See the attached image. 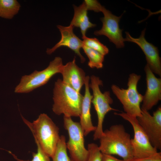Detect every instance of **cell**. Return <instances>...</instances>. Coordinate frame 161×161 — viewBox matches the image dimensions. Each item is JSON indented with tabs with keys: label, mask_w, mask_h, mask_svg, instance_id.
<instances>
[{
	"label": "cell",
	"mask_w": 161,
	"mask_h": 161,
	"mask_svg": "<svg viewBox=\"0 0 161 161\" xmlns=\"http://www.w3.org/2000/svg\"><path fill=\"white\" fill-rule=\"evenodd\" d=\"M57 27L61 32V39L52 48L47 49V54L50 55L61 47H67L73 51L79 57L81 63H83L86 59L80 51L83 45V41L74 33V27L70 24L67 27L59 25Z\"/></svg>",
	"instance_id": "cell-13"
},
{
	"label": "cell",
	"mask_w": 161,
	"mask_h": 161,
	"mask_svg": "<svg viewBox=\"0 0 161 161\" xmlns=\"http://www.w3.org/2000/svg\"><path fill=\"white\" fill-rule=\"evenodd\" d=\"M141 76L134 73L130 74L128 80L127 89L120 88L115 85H112L111 88L114 94L123 105L125 113L136 117L141 115L140 106L143 96L137 89V85Z\"/></svg>",
	"instance_id": "cell-4"
},
{
	"label": "cell",
	"mask_w": 161,
	"mask_h": 161,
	"mask_svg": "<svg viewBox=\"0 0 161 161\" xmlns=\"http://www.w3.org/2000/svg\"><path fill=\"white\" fill-rule=\"evenodd\" d=\"M101 12L104 15L103 17L100 18L102 26L100 30L95 31L94 34L97 36L104 35L106 36L117 48L124 47V38L122 36V30L120 28L119 24L123 14L117 16L103 6Z\"/></svg>",
	"instance_id": "cell-10"
},
{
	"label": "cell",
	"mask_w": 161,
	"mask_h": 161,
	"mask_svg": "<svg viewBox=\"0 0 161 161\" xmlns=\"http://www.w3.org/2000/svg\"><path fill=\"white\" fill-rule=\"evenodd\" d=\"M83 45L97 51L105 56L109 52L107 47L96 38H89L86 36L82 37Z\"/></svg>",
	"instance_id": "cell-20"
},
{
	"label": "cell",
	"mask_w": 161,
	"mask_h": 161,
	"mask_svg": "<svg viewBox=\"0 0 161 161\" xmlns=\"http://www.w3.org/2000/svg\"><path fill=\"white\" fill-rule=\"evenodd\" d=\"M52 158V161H72L67 154L66 139L64 135L60 136Z\"/></svg>",
	"instance_id": "cell-19"
},
{
	"label": "cell",
	"mask_w": 161,
	"mask_h": 161,
	"mask_svg": "<svg viewBox=\"0 0 161 161\" xmlns=\"http://www.w3.org/2000/svg\"><path fill=\"white\" fill-rule=\"evenodd\" d=\"M20 7L16 0H0V17L11 19L18 13Z\"/></svg>",
	"instance_id": "cell-17"
},
{
	"label": "cell",
	"mask_w": 161,
	"mask_h": 161,
	"mask_svg": "<svg viewBox=\"0 0 161 161\" xmlns=\"http://www.w3.org/2000/svg\"><path fill=\"white\" fill-rule=\"evenodd\" d=\"M131 161H161V152H158L146 157L133 158Z\"/></svg>",
	"instance_id": "cell-24"
},
{
	"label": "cell",
	"mask_w": 161,
	"mask_h": 161,
	"mask_svg": "<svg viewBox=\"0 0 161 161\" xmlns=\"http://www.w3.org/2000/svg\"><path fill=\"white\" fill-rule=\"evenodd\" d=\"M90 79L91 83L89 86L93 92L92 103L96 111L97 117V125L93 135V139L96 140H99L103 134V124L106 114L111 111H117V110L110 106L113 100L110 92L106 91L103 93L101 91L100 86L103 85V82L100 78L92 75Z\"/></svg>",
	"instance_id": "cell-5"
},
{
	"label": "cell",
	"mask_w": 161,
	"mask_h": 161,
	"mask_svg": "<svg viewBox=\"0 0 161 161\" xmlns=\"http://www.w3.org/2000/svg\"><path fill=\"white\" fill-rule=\"evenodd\" d=\"M63 66L61 58L55 57L43 70H35L30 75L22 76L20 83L15 87L14 92L28 93L45 85L55 75L61 73Z\"/></svg>",
	"instance_id": "cell-6"
},
{
	"label": "cell",
	"mask_w": 161,
	"mask_h": 161,
	"mask_svg": "<svg viewBox=\"0 0 161 161\" xmlns=\"http://www.w3.org/2000/svg\"><path fill=\"white\" fill-rule=\"evenodd\" d=\"M87 149L89 154L87 161H102V153L99 146L95 143H89Z\"/></svg>",
	"instance_id": "cell-22"
},
{
	"label": "cell",
	"mask_w": 161,
	"mask_h": 161,
	"mask_svg": "<svg viewBox=\"0 0 161 161\" xmlns=\"http://www.w3.org/2000/svg\"><path fill=\"white\" fill-rule=\"evenodd\" d=\"M63 120L69 135L66 146L72 161H87L89 152L85 147L84 132L80 123L64 116Z\"/></svg>",
	"instance_id": "cell-7"
},
{
	"label": "cell",
	"mask_w": 161,
	"mask_h": 161,
	"mask_svg": "<svg viewBox=\"0 0 161 161\" xmlns=\"http://www.w3.org/2000/svg\"><path fill=\"white\" fill-rule=\"evenodd\" d=\"M90 77L86 76L85 85V92L82 103L81 111L80 116V123L84 132V136H86L92 131H95L96 128L92 122L91 108L92 95L89 90Z\"/></svg>",
	"instance_id": "cell-15"
},
{
	"label": "cell",
	"mask_w": 161,
	"mask_h": 161,
	"mask_svg": "<svg viewBox=\"0 0 161 161\" xmlns=\"http://www.w3.org/2000/svg\"><path fill=\"white\" fill-rule=\"evenodd\" d=\"M84 1L88 10H92L96 12H101L103 6L97 0H85Z\"/></svg>",
	"instance_id": "cell-23"
},
{
	"label": "cell",
	"mask_w": 161,
	"mask_h": 161,
	"mask_svg": "<svg viewBox=\"0 0 161 161\" xmlns=\"http://www.w3.org/2000/svg\"><path fill=\"white\" fill-rule=\"evenodd\" d=\"M21 117L32 131L35 141L38 142L43 150L52 158L60 137L58 127L45 113L41 114L32 123L22 116Z\"/></svg>",
	"instance_id": "cell-3"
},
{
	"label": "cell",
	"mask_w": 161,
	"mask_h": 161,
	"mask_svg": "<svg viewBox=\"0 0 161 161\" xmlns=\"http://www.w3.org/2000/svg\"><path fill=\"white\" fill-rule=\"evenodd\" d=\"M89 59L88 66L91 68L101 69L103 66L104 56L91 48L83 45L82 47Z\"/></svg>",
	"instance_id": "cell-18"
},
{
	"label": "cell",
	"mask_w": 161,
	"mask_h": 161,
	"mask_svg": "<svg viewBox=\"0 0 161 161\" xmlns=\"http://www.w3.org/2000/svg\"><path fill=\"white\" fill-rule=\"evenodd\" d=\"M74 15L70 25L74 27L79 28L82 37L86 36L87 30L90 28L95 27L96 25L89 20L87 15V11L86 4L83 1L79 6L73 5Z\"/></svg>",
	"instance_id": "cell-16"
},
{
	"label": "cell",
	"mask_w": 161,
	"mask_h": 161,
	"mask_svg": "<svg viewBox=\"0 0 161 161\" xmlns=\"http://www.w3.org/2000/svg\"><path fill=\"white\" fill-rule=\"evenodd\" d=\"M102 161H124L116 158L113 155L102 154Z\"/></svg>",
	"instance_id": "cell-25"
},
{
	"label": "cell",
	"mask_w": 161,
	"mask_h": 161,
	"mask_svg": "<svg viewBox=\"0 0 161 161\" xmlns=\"http://www.w3.org/2000/svg\"><path fill=\"white\" fill-rule=\"evenodd\" d=\"M61 74L64 83L80 93L86 76L84 70L76 64L75 57L72 61L64 65Z\"/></svg>",
	"instance_id": "cell-14"
},
{
	"label": "cell",
	"mask_w": 161,
	"mask_h": 161,
	"mask_svg": "<svg viewBox=\"0 0 161 161\" xmlns=\"http://www.w3.org/2000/svg\"><path fill=\"white\" fill-rule=\"evenodd\" d=\"M35 141L37 147V151L36 153H32L33 158L31 160L19 159L11 152H9L17 161H51L50 157L43 150L38 142Z\"/></svg>",
	"instance_id": "cell-21"
},
{
	"label": "cell",
	"mask_w": 161,
	"mask_h": 161,
	"mask_svg": "<svg viewBox=\"0 0 161 161\" xmlns=\"http://www.w3.org/2000/svg\"><path fill=\"white\" fill-rule=\"evenodd\" d=\"M144 70L147 89L141 108L148 111L161 100V78L156 77L147 64Z\"/></svg>",
	"instance_id": "cell-12"
},
{
	"label": "cell",
	"mask_w": 161,
	"mask_h": 161,
	"mask_svg": "<svg viewBox=\"0 0 161 161\" xmlns=\"http://www.w3.org/2000/svg\"><path fill=\"white\" fill-rule=\"evenodd\" d=\"M146 29L141 32L138 38H134L129 32H126V38L124 41L132 42L138 45L142 50L145 56L147 64L153 72L161 76V58L157 47L147 41L145 38Z\"/></svg>",
	"instance_id": "cell-11"
},
{
	"label": "cell",
	"mask_w": 161,
	"mask_h": 161,
	"mask_svg": "<svg viewBox=\"0 0 161 161\" xmlns=\"http://www.w3.org/2000/svg\"><path fill=\"white\" fill-rule=\"evenodd\" d=\"M131 139L123 125H114L103 131L99 147L102 154L117 155L124 161H131L134 157Z\"/></svg>",
	"instance_id": "cell-1"
},
{
	"label": "cell",
	"mask_w": 161,
	"mask_h": 161,
	"mask_svg": "<svg viewBox=\"0 0 161 161\" xmlns=\"http://www.w3.org/2000/svg\"><path fill=\"white\" fill-rule=\"evenodd\" d=\"M114 114L128 121L132 127L134 137L131 139V142L134 158L146 157L158 152L157 150L151 144L148 136L138 123L137 117L123 112H115Z\"/></svg>",
	"instance_id": "cell-8"
},
{
	"label": "cell",
	"mask_w": 161,
	"mask_h": 161,
	"mask_svg": "<svg viewBox=\"0 0 161 161\" xmlns=\"http://www.w3.org/2000/svg\"><path fill=\"white\" fill-rule=\"evenodd\" d=\"M141 109V115L137 117L139 124L148 136L152 145L161 149V108L159 107L151 115L148 111Z\"/></svg>",
	"instance_id": "cell-9"
},
{
	"label": "cell",
	"mask_w": 161,
	"mask_h": 161,
	"mask_svg": "<svg viewBox=\"0 0 161 161\" xmlns=\"http://www.w3.org/2000/svg\"><path fill=\"white\" fill-rule=\"evenodd\" d=\"M83 96L65 84L60 79L55 82L52 110L57 115L79 117Z\"/></svg>",
	"instance_id": "cell-2"
}]
</instances>
